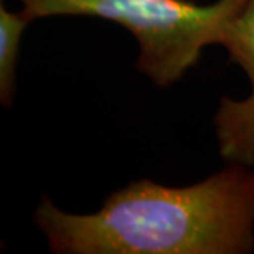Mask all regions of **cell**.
<instances>
[{
	"instance_id": "obj_1",
	"label": "cell",
	"mask_w": 254,
	"mask_h": 254,
	"mask_svg": "<svg viewBox=\"0 0 254 254\" xmlns=\"http://www.w3.org/2000/svg\"><path fill=\"white\" fill-rule=\"evenodd\" d=\"M33 220L57 254H248L254 170L231 164L189 187L130 182L89 215L66 213L43 196Z\"/></svg>"
},
{
	"instance_id": "obj_2",
	"label": "cell",
	"mask_w": 254,
	"mask_h": 254,
	"mask_svg": "<svg viewBox=\"0 0 254 254\" xmlns=\"http://www.w3.org/2000/svg\"><path fill=\"white\" fill-rule=\"evenodd\" d=\"M32 20L83 15L109 20L134 35L137 69L157 88L177 83L200 62L203 48L220 43L225 23L248 0H18Z\"/></svg>"
},
{
	"instance_id": "obj_3",
	"label": "cell",
	"mask_w": 254,
	"mask_h": 254,
	"mask_svg": "<svg viewBox=\"0 0 254 254\" xmlns=\"http://www.w3.org/2000/svg\"><path fill=\"white\" fill-rule=\"evenodd\" d=\"M220 45L226 48L230 62L250 76L251 94L243 101L221 98L213 121L218 149L230 164L254 167V0H248L225 23Z\"/></svg>"
},
{
	"instance_id": "obj_4",
	"label": "cell",
	"mask_w": 254,
	"mask_h": 254,
	"mask_svg": "<svg viewBox=\"0 0 254 254\" xmlns=\"http://www.w3.org/2000/svg\"><path fill=\"white\" fill-rule=\"evenodd\" d=\"M32 22L22 8L8 12L3 3L0 5V103L5 108L12 106L22 35Z\"/></svg>"
}]
</instances>
